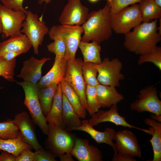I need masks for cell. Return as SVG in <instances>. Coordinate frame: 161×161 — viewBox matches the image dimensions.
<instances>
[{
  "instance_id": "obj_45",
  "label": "cell",
  "mask_w": 161,
  "mask_h": 161,
  "mask_svg": "<svg viewBox=\"0 0 161 161\" xmlns=\"http://www.w3.org/2000/svg\"><path fill=\"white\" fill-rule=\"evenodd\" d=\"M51 0H38V3L39 4H41L44 2H45L46 4H48L51 2Z\"/></svg>"
},
{
  "instance_id": "obj_3",
  "label": "cell",
  "mask_w": 161,
  "mask_h": 161,
  "mask_svg": "<svg viewBox=\"0 0 161 161\" xmlns=\"http://www.w3.org/2000/svg\"><path fill=\"white\" fill-rule=\"evenodd\" d=\"M83 30L81 26L65 25H54L49 30L50 39L61 38L66 47L65 58L67 60L74 59L78 46L82 39Z\"/></svg>"
},
{
  "instance_id": "obj_25",
  "label": "cell",
  "mask_w": 161,
  "mask_h": 161,
  "mask_svg": "<svg viewBox=\"0 0 161 161\" xmlns=\"http://www.w3.org/2000/svg\"><path fill=\"white\" fill-rule=\"evenodd\" d=\"M61 85L63 94L65 95L79 117L85 119L87 110L83 106L77 94L64 79L61 83Z\"/></svg>"
},
{
  "instance_id": "obj_50",
  "label": "cell",
  "mask_w": 161,
  "mask_h": 161,
  "mask_svg": "<svg viewBox=\"0 0 161 161\" xmlns=\"http://www.w3.org/2000/svg\"><path fill=\"white\" fill-rule=\"evenodd\" d=\"M107 1V3L108 4H110L111 3L112 0H106Z\"/></svg>"
},
{
  "instance_id": "obj_33",
  "label": "cell",
  "mask_w": 161,
  "mask_h": 161,
  "mask_svg": "<svg viewBox=\"0 0 161 161\" xmlns=\"http://www.w3.org/2000/svg\"><path fill=\"white\" fill-rule=\"evenodd\" d=\"M146 62L154 64L159 69L161 70V47L157 46L154 51L150 52L140 55L137 61L140 65Z\"/></svg>"
},
{
  "instance_id": "obj_41",
  "label": "cell",
  "mask_w": 161,
  "mask_h": 161,
  "mask_svg": "<svg viewBox=\"0 0 161 161\" xmlns=\"http://www.w3.org/2000/svg\"><path fill=\"white\" fill-rule=\"evenodd\" d=\"M21 54L14 52H7L3 54L0 58L6 61H11L16 58V57Z\"/></svg>"
},
{
  "instance_id": "obj_32",
  "label": "cell",
  "mask_w": 161,
  "mask_h": 161,
  "mask_svg": "<svg viewBox=\"0 0 161 161\" xmlns=\"http://www.w3.org/2000/svg\"><path fill=\"white\" fill-rule=\"evenodd\" d=\"M19 133L18 128L13 120L7 119L0 122V139L14 138L17 137Z\"/></svg>"
},
{
  "instance_id": "obj_16",
  "label": "cell",
  "mask_w": 161,
  "mask_h": 161,
  "mask_svg": "<svg viewBox=\"0 0 161 161\" xmlns=\"http://www.w3.org/2000/svg\"><path fill=\"white\" fill-rule=\"evenodd\" d=\"M110 108L107 111L99 110L91 115V118L88 120L90 124L93 127L101 123L109 122H112L117 126L134 128L143 131L144 129L130 124L126 120L125 117L120 116L118 113V109L117 105H112Z\"/></svg>"
},
{
  "instance_id": "obj_34",
  "label": "cell",
  "mask_w": 161,
  "mask_h": 161,
  "mask_svg": "<svg viewBox=\"0 0 161 161\" xmlns=\"http://www.w3.org/2000/svg\"><path fill=\"white\" fill-rule=\"evenodd\" d=\"M16 64V58L11 61H6L0 58V76L10 81H14V69Z\"/></svg>"
},
{
  "instance_id": "obj_13",
  "label": "cell",
  "mask_w": 161,
  "mask_h": 161,
  "mask_svg": "<svg viewBox=\"0 0 161 161\" xmlns=\"http://www.w3.org/2000/svg\"><path fill=\"white\" fill-rule=\"evenodd\" d=\"M13 120L25 142L32 146L35 150L43 148L36 137L35 125L27 112L23 111L18 113Z\"/></svg>"
},
{
  "instance_id": "obj_48",
  "label": "cell",
  "mask_w": 161,
  "mask_h": 161,
  "mask_svg": "<svg viewBox=\"0 0 161 161\" xmlns=\"http://www.w3.org/2000/svg\"><path fill=\"white\" fill-rule=\"evenodd\" d=\"M89 1L92 3H95L97 2L99 0H88Z\"/></svg>"
},
{
  "instance_id": "obj_14",
  "label": "cell",
  "mask_w": 161,
  "mask_h": 161,
  "mask_svg": "<svg viewBox=\"0 0 161 161\" xmlns=\"http://www.w3.org/2000/svg\"><path fill=\"white\" fill-rule=\"evenodd\" d=\"M115 147L119 153L127 154L133 157H142L140 147L135 135L131 131L123 130L116 132Z\"/></svg>"
},
{
  "instance_id": "obj_11",
  "label": "cell",
  "mask_w": 161,
  "mask_h": 161,
  "mask_svg": "<svg viewBox=\"0 0 161 161\" xmlns=\"http://www.w3.org/2000/svg\"><path fill=\"white\" fill-rule=\"evenodd\" d=\"M89 10L80 0H68L59 18L61 24L82 25L86 21Z\"/></svg>"
},
{
  "instance_id": "obj_9",
  "label": "cell",
  "mask_w": 161,
  "mask_h": 161,
  "mask_svg": "<svg viewBox=\"0 0 161 161\" xmlns=\"http://www.w3.org/2000/svg\"><path fill=\"white\" fill-rule=\"evenodd\" d=\"M94 64L97 70V79L100 84L115 87L120 86V81L124 78V75L121 72L123 64L119 59L110 60L106 57L100 64Z\"/></svg>"
},
{
  "instance_id": "obj_12",
  "label": "cell",
  "mask_w": 161,
  "mask_h": 161,
  "mask_svg": "<svg viewBox=\"0 0 161 161\" xmlns=\"http://www.w3.org/2000/svg\"><path fill=\"white\" fill-rule=\"evenodd\" d=\"M26 15L23 11L6 7L0 4V19L2 31L6 37L21 32Z\"/></svg>"
},
{
  "instance_id": "obj_27",
  "label": "cell",
  "mask_w": 161,
  "mask_h": 161,
  "mask_svg": "<svg viewBox=\"0 0 161 161\" xmlns=\"http://www.w3.org/2000/svg\"><path fill=\"white\" fill-rule=\"evenodd\" d=\"M78 48L83 55V62H90L96 64L101 62V48L100 44L94 41L89 43L81 41Z\"/></svg>"
},
{
  "instance_id": "obj_39",
  "label": "cell",
  "mask_w": 161,
  "mask_h": 161,
  "mask_svg": "<svg viewBox=\"0 0 161 161\" xmlns=\"http://www.w3.org/2000/svg\"><path fill=\"white\" fill-rule=\"evenodd\" d=\"M34 152L31 149H26L16 158V161H34Z\"/></svg>"
},
{
  "instance_id": "obj_17",
  "label": "cell",
  "mask_w": 161,
  "mask_h": 161,
  "mask_svg": "<svg viewBox=\"0 0 161 161\" xmlns=\"http://www.w3.org/2000/svg\"><path fill=\"white\" fill-rule=\"evenodd\" d=\"M51 59L44 57L38 59L32 56L23 62V65L18 78L23 81L36 84L41 78L42 68L44 64Z\"/></svg>"
},
{
  "instance_id": "obj_6",
  "label": "cell",
  "mask_w": 161,
  "mask_h": 161,
  "mask_svg": "<svg viewBox=\"0 0 161 161\" xmlns=\"http://www.w3.org/2000/svg\"><path fill=\"white\" fill-rule=\"evenodd\" d=\"M142 22L139 4L126 7L117 13L110 14L109 23L116 34L125 35Z\"/></svg>"
},
{
  "instance_id": "obj_42",
  "label": "cell",
  "mask_w": 161,
  "mask_h": 161,
  "mask_svg": "<svg viewBox=\"0 0 161 161\" xmlns=\"http://www.w3.org/2000/svg\"><path fill=\"white\" fill-rule=\"evenodd\" d=\"M16 158L11 154L2 151L0 154V161H16Z\"/></svg>"
},
{
  "instance_id": "obj_2",
  "label": "cell",
  "mask_w": 161,
  "mask_h": 161,
  "mask_svg": "<svg viewBox=\"0 0 161 161\" xmlns=\"http://www.w3.org/2000/svg\"><path fill=\"white\" fill-rule=\"evenodd\" d=\"M110 13V6L107 3L103 8L89 13L81 25L83 32L81 41H94L100 44L109 39L113 32L109 23Z\"/></svg>"
},
{
  "instance_id": "obj_47",
  "label": "cell",
  "mask_w": 161,
  "mask_h": 161,
  "mask_svg": "<svg viewBox=\"0 0 161 161\" xmlns=\"http://www.w3.org/2000/svg\"><path fill=\"white\" fill-rule=\"evenodd\" d=\"M157 5L161 7V0H153Z\"/></svg>"
},
{
  "instance_id": "obj_20",
  "label": "cell",
  "mask_w": 161,
  "mask_h": 161,
  "mask_svg": "<svg viewBox=\"0 0 161 161\" xmlns=\"http://www.w3.org/2000/svg\"><path fill=\"white\" fill-rule=\"evenodd\" d=\"M32 47V44L27 37L19 32L10 36L8 39L0 42V57L8 52L23 54L28 52Z\"/></svg>"
},
{
  "instance_id": "obj_10",
  "label": "cell",
  "mask_w": 161,
  "mask_h": 161,
  "mask_svg": "<svg viewBox=\"0 0 161 161\" xmlns=\"http://www.w3.org/2000/svg\"><path fill=\"white\" fill-rule=\"evenodd\" d=\"M130 108L139 113L145 111L161 115V101L158 96L156 88L150 86L141 89L138 99L130 104Z\"/></svg>"
},
{
  "instance_id": "obj_21",
  "label": "cell",
  "mask_w": 161,
  "mask_h": 161,
  "mask_svg": "<svg viewBox=\"0 0 161 161\" xmlns=\"http://www.w3.org/2000/svg\"><path fill=\"white\" fill-rule=\"evenodd\" d=\"M115 87L100 83L96 87L101 107L110 108L112 105H117L123 100V95L118 92Z\"/></svg>"
},
{
  "instance_id": "obj_49",
  "label": "cell",
  "mask_w": 161,
  "mask_h": 161,
  "mask_svg": "<svg viewBox=\"0 0 161 161\" xmlns=\"http://www.w3.org/2000/svg\"><path fill=\"white\" fill-rule=\"evenodd\" d=\"M2 29L1 23L0 19V34L2 32Z\"/></svg>"
},
{
  "instance_id": "obj_7",
  "label": "cell",
  "mask_w": 161,
  "mask_h": 161,
  "mask_svg": "<svg viewBox=\"0 0 161 161\" xmlns=\"http://www.w3.org/2000/svg\"><path fill=\"white\" fill-rule=\"evenodd\" d=\"M21 32L28 38L33 47L35 54H38V48L42 45L44 36L49 30L43 20L42 16L39 18L36 14L27 11Z\"/></svg>"
},
{
  "instance_id": "obj_29",
  "label": "cell",
  "mask_w": 161,
  "mask_h": 161,
  "mask_svg": "<svg viewBox=\"0 0 161 161\" xmlns=\"http://www.w3.org/2000/svg\"><path fill=\"white\" fill-rule=\"evenodd\" d=\"M58 85H53L38 89V97L42 112L45 117L49 113Z\"/></svg>"
},
{
  "instance_id": "obj_37",
  "label": "cell",
  "mask_w": 161,
  "mask_h": 161,
  "mask_svg": "<svg viewBox=\"0 0 161 161\" xmlns=\"http://www.w3.org/2000/svg\"><path fill=\"white\" fill-rule=\"evenodd\" d=\"M34 161H56L57 157L49 150L43 148L35 150L34 152Z\"/></svg>"
},
{
  "instance_id": "obj_18",
  "label": "cell",
  "mask_w": 161,
  "mask_h": 161,
  "mask_svg": "<svg viewBox=\"0 0 161 161\" xmlns=\"http://www.w3.org/2000/svg\"><path fill=\"white\" fill-rule=\"evenodd\" d=\"M89 123L88 120H84L82 121L81 125L78 127L72 128L67 129L68 131L78 130L86 132L89 134L97 143H104L109 145L113 148L114 153L117 152L114 143L116 132L112 128L107 127L103 132L96 130Z\"/></svg>"
},
{
  "instance_id": "obj_24",
  "label": "cell",
  "mask_w": 161,
  "mask_h": 161,
  "mask_svg": "<svg viewBox=\"0 0 161 161\" xmlns=\"http://www.w3.org/2000/svg\"><path fill=\"white\" fill-rule=\"evenodd\" d=\"M32 148V146L24 141L20 133L17 137L14 138L0 139V152L6 151L16 157L18 156L24 150Z\"/></svg>"
},
{
  "instance_id": "obj_15",
  "label": "cell",
  "mask_w": 161,
  "mask_h": 161,
  "mask_svg": "<svg viewBox=\"0 0 161 161\" xmlns=\"http://www.w3.org/2000/svg\"><path fill=\"white\" fill-rule=\"evenodd\" d=\"M79 161H102L103 155L97 147L89 144V140L76 137L71 152Z\"/></svg>"
},
{
  "instance_id": "obj_22",
  "label": "cell",
  "mask_w": 161,
  "mask_h": 161,
  "mask_svg": "<svg viewBox=\"0 0 161 161\" xmlns=\"http://www.w3.org/2000/svg\"><path fill=\"white\" fill-rule=\"evenodd\" d=\"M145 124L150 127L146 133L151 135L149 140L152 146L153 152L152 161H161V123L152 119L146 118Z\"/></svg>"
},
{
  "instance_id": "obj_38",
  "label": "cell",
  "mask_w": 161,
  "mask_h": 161,
  "mask_svg": "<svg viewBox=\"0 0 161 161\" xmlns=\"http://www.w3.org/2000/svg\"><path fill=\"white\" fill-rule=\"evenodd\" d=\"M24 0H0L2 4L6 7L16 10H21L26 14L27 10L23 7Z\"/></svg>"
},
{
  "instance_id": "obj_43",
  "label": "cell",
  "mask_w": 161,
  "mask_h": 161,
  "mask_svg": "<svg viewBox=\"0 0 161 161\" xmlns=\"http://www.w3.org/2000/svg\"><path fill=\"white\" fill-rule=\"evenodd\" d=\"M72 156L71 153H66L61 155L59 157L61 161H74Z\"/></svg>"
},
{
  "instance_id": "obj_35",
  "label": "cell",
  "mask_w": 161,
  "mask_h": 161,
  "mask_svg": "<svg viewBox=\"0 0 161 161\" xmlns=\"http://www.w3.org/2000/svg\"><path fill=\"white\" fill-rule=\"evenodd\" d=\"M54 41L47 46L48 50L54 54L55 56L64 57L66 52L65 44L62 39L59 37L55 38L52 40Z\"/></svg>"
},
{
  "instance_id": "obj_5",
  "label": "cell",
  "mask_w": 161,
  "mask_h": 161,
  "mask_svg": "<svg viewBox=\"0 0 161 161\" xmlns=\"http://www.w3.org/2000/svg\"><path fill=\"white\" fill-rule=\"evenodd\" d=\"M16 82L24 89L25 94L24 103L28 109L32 120L43 134L47 135L49 125L42 111L38 97V89L36 85L24 81Z\"/></svg>"
},
{
  "instance_id": "obj_44",
  "label": "cell",
  "mask_w": 161,
  "mask_h": 161,
  "mask_svg": "<svg viewBox=\"0 0 161 161\" xmlns=\"http://www.w3.org/2000/svg\"><path fill=\"white\" fill-rule=\"evenodd\" d=\"M150 116L151 118L158 122H161V115H158L154 114L151 115Z\"/></svg>"
},
{
  "instance_id": "obj_28",
  "label": "cell",
  "mask_w": 161,
  "mask_h": 161,
  "mask_svg": "<svg viewBox=\"0 0 161 161\" xmlns=\"http://www.w3.org/2000/svg\"><path fill=\"white\" fill-rule=\"evenodd\" d=\"M142 22L161 18V7L153 0H142L139 4Z\"/></svg>"
},
{
  "instance_id": "obj_19",
  "label": "cell",
  "mask_w": 161,
  "mask_h": 161,
  "mask_svg": "<svg viewBox=\"0 0 161 161\" xmlns=\"http://www.w3.org/2000/svg\"><path fill=\"white\" fill-rule=\"evenodd\" d=\"M67 60L65 57L55 56L53 65L49 72L41 77L36 84L38 89L60 83L64 79Z\"/></svg>"
},
{
  "instance_id": "obj_36",
  "label": "cell",
  "mask_w": 161,
  "mask_h": 161,
  "mask_svg": "<svg viewBox=\"0 0 161 161\" xmlns=\"http://www.w3.org/2000/svg\"><path fill=\"white\" fill-rule=\"evenodd\" d=\"M142 0H112L110 4V14L117 13L130 5L139 3ZM108 4V3H107Z\"/></svg>"
},
{
  "instance_id": "obj_30",
  "label": "cell",
  "mask_w": 161,
  "mask_h": 161,
  "mask_svg": "<svg viewBox=\"0 0 161 161\" xmlns=\"http://www.w3.org/2000/svg\"><path fill=\"white\" fill-rule=\"evenodd\" d=\"M85 94L88 111L91 116L101 107L97 95L96 87L86 85Z\"/></svg>"
},
{
  "instance_id": "obj_8",
  "label": "cell",
  "mask_w": 161,
  "mask_h": 161,
  "mask_svg": "<svg viewBox=\"0 0 161 161\" xmlns=\"http://www.w3.org/2000/svg\"><path fill=\"white\" fill-rule=\"evenodd\" d=\"M83 61L80 58L67 60L64 80L78 96L83 107L87 109L85 89L86 84L82 72Z\"/></svg>"
},
{
  "instance_id": "obj_1",
  "label": "cell",
  "mask_w": 161,
  "mask_h": 161,
  "mask_svg": "<svg viewBox=\"0 0 161 161\" xmlns=\"http://www.w3.org/2000/svg\"><path fill=\"white\" fill-rule=\"evenodd\" d=\"M158 20L142 22L125 35L123 45L130 52L142 55L150 52L157 47L161 40L158 31Z\"/></svg>"
},
{
  "instance_id": "obj_23",
  "label": "cell",
  "mask_w": 161,
  "mask_h": 161,
  "mask_svg": "<svg viewBox=\"0 0 161 161\" xmlns=\"http://www.w3.org/2000/svg\"><path fill=\"white\" fill-rule=\"evenodd\" d=\"M62 95L60 83L58 85L50 110L45 117L47 122L52 123L60 128L65 129L62 119Z\"/></svg>"
},
{
  "instance_id": "obj_4",
  "label": "cell",
  "mask_w": 161,
  "mask_h": 161,
  "mask_svg": "<svg viewBox=\"0 0 161 161\" xmlns=\"http://www.w3.org/2000/svg\"><path fill=\"white\" fill-rule=\"evenodd\" d=\"M48 137L44 143L45 148L58 157L64 153H71L76 136L52 123H48Z\"/></svg>"
},
{
  "instance_id": "obj_26",
  "label": "cell",
  "mask_w": 161,
  "mask_h": 161,
  "mask_svg": "<svg viewBox=\"0 0 161 161\" xmlns=\"http://www.w3.org/2000/svg\"><path fill=\"white\" fill-rule=\"evenodd\" d=\"M62 119L65 129L79 126L82 121L65 95H62Z\"/></svg>"
},
{
  "instance_id": "obj_46",
  "label": "cell",
  "mask_w": 161,
  "mask_h": 161,
  "mask_svg": "<svg viewBox=\"0 0 161 161\" xmlns=\"http://www.w3.org/2000/svg\"><path fill=\"white\" fill-rule=\"evenodd\" d=\"M159 25L158 26V32L161 34V18L159 19Z\"/></svg>"
},
{
  "instance_id": "obj_40",
  "label": "cell",
  "mask_w": 161,
  "mask_h": 161,
  "mask_svg": "<svg viewBox=\"0 0 161 161\" xmlns=\"http://www.w3.org/2000/svg\"><path fill=\"white\" fill-rule=\"evenodd\" d=\"M112 161H136L134 157L129 154L117 152L114 153Z\"/></svg>"
},
{
  "instance_id": "obj_31",
  "label": "cell",
  "mask_w": 161,
  "mask_h": 161,
  "mask_svg": "<svg viewBox=\"0 0 161 161\" xmlns=\"http://www.w3.org/2000/svg\"><path fill=\"white\" fill-rule=\"evenodd\" d=\"M82 72L86 85L96 87L100 84L97 79V70L94 64L83 62Z\"/></svg>"
}]
</instances>
